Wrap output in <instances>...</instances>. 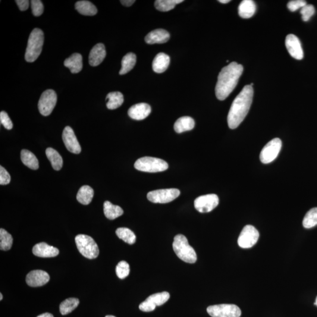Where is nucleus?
<instances>
[{"mask_svg": "<svg viewBox=\"0 0 317 317\" xmlns=\"http://www.w3.org/2000/svg\"><path fill=\"white\" fill-rule=\"evenodd\" d=\"M45 42V35L43 31L39 28H35L31 33L28 41L25 59L28 62H33L37 60L42 53Z\"/></svg>", "mask_w": 317, "mask_h": 317, "instance_id": "obj_3", "label": "nucleus"}, {"mask_svg": "<svg viewBox=\"0 0 317 317\" xmlns=\"http://www.w3.org/2000/svg\"><path fill=\"white\" fill-rule=\"evenodd\" d=\"M0 121L3 126L7 130H11L13 128V124H12L11 119L8 117L7 113L5 111H1L0 113Z\"/></svg>", "mask_w": 317, "mask_h": 317, "instance_id": "obj_40", "label": "nucleus"}, {"mask_svg": "<svg viewBox=\"0 0 317 317\" xmlns=\"http://www.w3.org/2000/svg\"><path fill=\"white\" fill-rule=\"evenodd\" d=\"M219 1L222 4H227V3L230 2V0H220Z\"/></svg>", "mask_w": 317, "mask_h": 317, "instance_id": "obj_46", "label": "nucleus"}, {"mask_svg": "<svg viewBox=\"0 0 317 317\" xmlns=\"http://www.w3.org/2000/svg\"><path fill=\"white\" fill-rule=\"evenodd\" d=\"M180 194V190L177 189H160L150 191L147 197L153 203H167L177 199Z\"/></svg>", "mask_w": 317, "mask_h": 317, "instance_id": "obj_9", "label": "nucleus"}, {"mask_svg": "<svg viewBox=\"0 0 317 317\" xmlns=\"http://www.w3.org/2000/svg\"><path fill=\"white\" fill-rule=\"evenodd\" d=\"M57 101V95L54 90H48L42 93L39 102L40 114L45 117L51 114Z\"/></svg>", "mask_w": 317, "mask_h": 317, "instance_id": "obj_10", "label": "nucleus"}, {"mask_svg": "<svg viewBox=\"0 0 317 317\" xmlns=\"http://www.w3.org/2000/svg\"><path fill=\"white\" fill-rule=\"evenodd\" d=\"M151 112V108L146 103L134 105L129 109L128 115L134 120L141 121L146 118Z\"/></svg>", "mask_w": 317, "mask_h": 317, "instance_id": "obj_17", "label": "nucleus"}, {"mask_svg": "<svg viewBox=\"0 0 317 317\" xmlns=\"http://www.w3.org/2000/svg\"><path fill=\"white\" fill-rule=\"evenodd\" d=\"M170 299V294L168 292L156 293L147 298L139 305V309L143 312H151L154 311L156 306H161Z\"/></svg>", "mask_w": 317, "mask_h": 317, "instance_id": "obj_12", "label": "nucleus"}, {"mask_svg": "<svg viewBox=\"0 0 317 317\" xmlns=\"http://www.w3.org/2000/svg\"><path fill=\"white\" fill-rule=\"evenodd\" d=\"M106 99L108 100L106 106L109 109H117L124 103V95L120 92H110L106 96Z\"/></svg>", "mask_w": 317, "mask_h": 317, "instance_id": "obj_31", "label": "nucleus"}, {"mask_svg": "<svg viewBox=\"0 0 317 317\" xmlns=\"http://www.w3.org/2000/svg\"><path fill=\"white\" fill-rule=\"evenodd\" d=\"M93 190L87 185L82 186L77 193V199L84 205H88L91 202L93 197Z\"/></svg>", "mask_w": 317, "mask_h": 317, "instance_id": "obj_29", "label": "nucleus"}, {"mask_svg": "<svg viewBox=\"0 0 317 317\" xmlns=\"http://www.w3.org/2000/svg\"><path fill=\"white\" fill-rule=\"evenodd\" d=\"M116 234L119 238L128 244H133L136 243V234L130 229L125 227L118 228L116 231Z\"/></svg>", "mask_w": 317, "mask_h": 317, "instance_id": "obj_34", "label": "nucleus"}, {"mask_svg": "<svg viewBox=\"0 0 317 317\" xmlns=\"http://www.w3.org/2000/svg\"><path fill=\"white\" fill-rule=\"evenodd\" d=\"M207 312L212 317H240L241 311L234 304H219L208 307Z\"/></svg>", "mask_w": 317, "mask_h": 317, "instance_id": "obj_7", "label": "nucleus"}, {"mask_svg": "<svg viewBox=\"0 0 317 317\" xmlns=\"http://www.w3.org/2000/svg\"><path fill=\"white\" fill-rule=\"evenodd\" d=\"M75 9L82 15L93 16L98 12V9L92 2L89 1H80L75 3Z\"/></svg>", "mask_w": 317, "mask_h": 317, "instance_id": "obj_25", "label": "nucleus"}, {"mask_svg": "<svg viewBox=\"0 0 317 317\" xmlns=\"http://www.w3.org/2000/svg\"><path fill=\"white\" fill-rule=\"evenodd\" d=\"M170 64V57L164 53H159L153 59L152 63L153 70L156 73H163L167 70Z\"/></svg>", "mask_w": 317, "mask_h": 317, "instance_id": "obj_21", "label": "nucleus"}, {"mask_svg": "<svg viewBox=\"0 0 317 317\" xmlns=\"http://www.w3.org/2000/svg\"><path fill=\"white\" fill-rule=\"evenodd\" d=\"M59 252L57 248L49 246L45 243H38L33 249L34 255L43 258L56 257L58 255Z\"/></svg>", "mask_w": 317, "mask_h": 317, "instance_id": "obj_18", "label": "nucleus"}, {"mask_svg": "<svg viewBox=\"0 0 317 317\" xmlns=\"http://www.w3.org/2000/svg\"><path fill=\"white\" fill-rule=\"evenodd\" d=\"M80 301L76 298H70L62 302L59 306V311L62 315H67L77 308Z\"/></svg>", "mask_w": 317, "mask_h": 317, "instance_id": "obj_32", "label": "nucleus"}, {"mask_svg": "<svg viewBox=\"0 0 317 317\" xmlns=\"http://www.w3.org/2000/svg\"><path fill=\"white\" fill-rule=\"evenodd\" d=\"M116 273L120 279H124L128 277L130 273V267L129 264L125 261L119 262L116 268Z\"/></svg>", "mask_w": 317, "mask_h": 317, "instance_id": "obj_37", "label": "nucleus"}, {"mask_svg": "<svg viewBox=\"0 0 317 317\" xmlns=\"http://www.w3.org/2000/svg\"><path fill=\"white\" fill-rule=\"evenodd\" d=\"M281 147L282 142L279 138H274L270 141L260 153V161L265 164L274 161L280 153Z\"/></svg>", "mask_w": 317, "mask_h": 317, "instance_id": "obj_8", "label": "nucleus"}, {"mask_svg": "<svg viewBox=\"0 0 317 317\" xmlns=\"http://www.w3.org/2000/svg\"><path fill=\"white\" fill-rule=\"evenodd\" d=\"M134 166L138 171L149 173L165 171L169 167L167 162L152 157H143L137 160Z\"/></svg>", "mask_w": 317, "mask_h": 317, "instance_id": "obj_6", "label": "nucleus"}, {"mask_svg": "<svg viewBox=\"0 0 317 317\" xmlns=\"http://www.w3.org/2000/svg\"><path fill=\"white\" fill-rule=\"evenodd\" d=\"M259 238V233L252 225H247L241 231L238 238V244L243 249H249L256 244Z\"/></svg>", "mask_w": 317, "mask_h": 317, "instance_id": "obj_11", "label": "nucleus"}, {"mask_svg": "<svg viewBox=\"0 0 317 317\" xmlns=\"http://www.w3.org/2000/svg\"><path fill=\"white\" fill-rule=\"evenodd\" d=\"M21 159L24 164L33 170L39 168V163L36 156L32 152L26 149L22 150Z\"/></svg>", "mask_w": 317, "mask_h": 317, "instance_id": "obj_27", "label": "nucleus"}, {"mask_svg": "<svg viewBox=\"0 0 317 317\" xmlns=\"http://www.w3.org/2000/svg\"><path fill=\"white\" fill-rule=\"evenodd\" d=\"M15 2L17 3L19 8H20L22 11L27 10L28 7H29L30 1H28V0H17V1H15Z\"/></svg>", "mask_w": 317, "mask_h": 317, "instance_id": "obj_43", "label": "nucleus"}, {"mask_svg": "<svg viewBox=\"0 0 317 317\" xmlns=\"http://www.w3.org/2000/svg\"><path fill=\"white\" fill-rule=\"evenodd\" d=\"M243 67L236 62H231L222 69L216 84V95L219 100L226 99L237 86L242 75Z\"/></svg>", "mask_w": 317, "mask_h": 317, "instance_id": "obj_2", "label": "nucleus"}, {"mask_svg": "<svg viewBox=\"0 0 317 317\" xmlns=\"http://www.w3.org/2000/svg\"><path fill=\"white\" fill-rule=\"evenodd\" d=\"M78 250L80 253L89 259H96L99 253V248L95 240L87 235L79 234L75 237Z\"/></svg>", "mask_w": 317, "mask_h": 317, "instance_id": "obj_5", "label": "nucleus"}, {"mask_svg": "<svg viewBox=\"0 0 317 317\" xmlns=\"http://www.w3.org/2000/svg\"><path fill=\"white\" fill-rule=\"evenodd\" d=\"M195 126L194 119L190 117H183L178 119L174 125L176 133L181 134L184 132L192 130Z\"/></svg>", "mask_w": 317, "mask_h": 317, "instance_id": "obj_24", "label": "nucleus"}, {"mask_svg": "<svg viewBox=\"0 0 317 317\" xmlns=\"http://www.w3.org/2000/svg\"><path fill=\"white\" fill-rule=\"evenodd\" d=\"M304 227L311 228L317 225V208L309 210L304 217L303 221Z\"/></svg>", "mask_w": 317, "mask_h": 317, "instance_id": "obj_36", "label": "nucleus"}, {"mask_svg": "<svg viewBox=\"0 0 317 317\" xmlns=\"http://www.w3.org/2000/svg\"><path fill=\"white\" fill-rule=\"evenodd\" d=\"M173 249L177 256L182 261L191 264L197 261L195 250L190 246L187 238L183 235L178 234L175 237Z\"/></svg>", "mask_w": 317, "mask_h": 317, "instance_id": "obj_4", "label": "nucleus"}, {"mask_svg": "<svg viewBox=\"0 0 317 317\" xmlns=\"http://www.w3.org/2000/svg\"><path fill=\"white\" fill-rule=\"evenodd\" d=\"M105 317H116L114 316H106Z\"/></svg>", "mask_w": 317, "mask_h": 317, "instance_id": "obj_48", "label": "nucleus"}, {"mask_svg": "<svg viewBox=\"0 0 317 317\" xmlns=\"http://www.w3.org/2000/svg\"><path fill=\"white\" fill-rule=\"evenodd\" d=\"M37 317H54L51 314L46 313H44L43 315H41Z\"/></svg>", "mask_w": 317, "mask_h": 317, "instance_id": "obj_45", "label": "nucleus"}, {"mask_svg": "<svg viewBox=\"0 0 317 317\" xmlns=\"http://www.w3.org/2000/svg\"><path fill=\"white\" fill-rule=\"evenodd\" d=\"M170 39V34L167 31L158 29L151 31L145 37V42L148 45L167 43Z\"/></svg>", "mask_w": 317, "mask_h": 317, "instance_id": "obj_20", "label": "nucleus"}, {"mask_svg": "<svg viewBox=\"0 0 317 317\" xmlns=\"http://www.w3.org/2000/svg\"><path fill=\"white\" fill-rule=\"evenodd\" d=\"M253 94V87L246 86L233 100L227 117L228 127L231 130L239 126L246 118L252 105Z\"/></svg>", "mask_w": 317, "mask_h": 317, "instance_id": "obj_1", "label": "nucleus"}, {"mask_svg": "<svg viewBox=\"0 0 317 317\" xmlns=\"http://www.w3.org/2000/svg\"><path fill=\"white\" fill-rule=\"evenodd\" d=\"M10 181L11 177L8 172L2 166H0V184H8Z\"/></svg>", "mask_w": 317, "mask_h": 317, "instance_id": "obj_42", "label": "nucleus"}, {"mask_svg": "<svg viewBox=\"0 0 317 317\" xmlns=\"http://www.w3.org/2000/svg\"><path fill=\"white\" fill-rule=\"evenodd\" d=\"M50 280L48 273L43 271H31L27 275L26 282L32 287H42Z\"/></svg>", "mask_w": 317, "mask_h": 317, "instance_id": "obj_16", "label": "nucleus"}, {"mask_svg": "<svg viewBox=\"0 0 317 317\" xmlns=\"http://www.w3.org/2000/svg\"><path fill=\"white\" fill-rule=\"evenodd\" d=\"M31 4L34 16L39 17L43 14L45 7H44L42 1H40V0H32V1H31Z\"/></svg>", "mask_w": 317, "mask_h": 317, "instance_id": "obj_39", "label": "nucleus"}, {"mask_svg": "<svg viewBox=\"0 0 317 317\" xmlns=\"http://www.w3.org/2000/svg\"><path fill=\"white\" fill-rule=\"evenodd\" d=\"M12 237L4 229H0V249L7 251L11 249L12 245Z\"/></svg>", "mask_w": 317, "mask_h": 317, "instance_id": "obj_35", "label": "nucleus"}, {"mask_svg": "<svg viewBox=\"0 0 317 317\" xmlns=\"http://www.w3.org/2000/svg\"><path fill=\"white\" fill-rule=\"evenodd\" d=\"M300 14L304 21H308L315 14V8L312 4H307L301 9Z\"/></svg>", "mask_w": 317, "mask_h": 317, "instance_id": "obj_38", "label": "nucleus"}, {"mask_svg": "<svg viewBox=\"0 0 317 317\" xmlns=\"http://www.w3.org/2000/svg\"><path fill=\"white\" fill-rule=\"evenodd\" d=\"M46 155L51 163L53 169L55 171H59L63 165V160L59 153L54 149L48 147L46 149Z\"/></svg>", "mask_w": 317, "mask_h": 317, "instance_id": "obj_28", "label": "nucleus"}, {"mask_svg": "<svg viewBox=\"0 0 317 317\" xmlns=\"http://www.w3.org/2000/svg\"><path fill=\"white\" fill-rule=\"evenodd\" d=\"M64 65L70 69L72 73H79L83 70V56L78 53H75L65 59Z\"/></svg>", "mask_w": 317, "mask_h": 317, "instance_id": "obj_22", "label": "nucleus"}, {"mask_svg": "<svg viewBox=\"0 0 317 317\" xmlns=\"http://www.w3.org/2000/svg\"><path fill=\"white\" fill-rule=\"evenodd\" d=\"M219 199L215 194L201 196L194 200V208L200 213H209L219 205Z\"/></svg>", "mask_w": 317, "mask_h": 317, "instance_id": "obj_13", "label": "nucleus"}, {"mask_svg": "<svg viewBox=\"0 0 317 317\" xmlns=\"http://www.w3.org/2000/svg\"><path fill=\"white\" fill-rule=\"evenodd\" d=\"M285 46L290 55L298 60L304 57V52L301 46L300 41L294 34H289L285 39Z\"/></svg>", "mask_w": 317, "mask_h": 317, "instance_id": "obj_15", "label": "nucleus"}, {"mask_svg": "<svg viewBox=\"0 0 317 317\" xmlns=\"http://www.w3.org/2000/svg\"><path fill=\"white\" fill-rule=\"evenodd\" d=\"M307 5V2L304 0H294L288 3L287 7L292 12H294L300 8H302Z\"/></svg>", "mask_w": 317, "mask_h": 317, "instance_id": "obj_41", "label": "nucleus"}, {"mask_svg": "<svg viewBox=\"0 0 317 317\" xmlns=\"http://www.w3.org/2000/svg\"><path fill=\"white\" fill-rule=\"evenodd\" d=\"M103 212L106 218L109 220H114L124 214V210L121 207L113 205L109 201H106L103 204Z\"/></svg>", "mask_w": 317, "mask_h": 317, "instance_id": "obj_26", "label": "nucleus"}, {"mask_svg": "<svg viewBox=\"0 0 317 317\" xmlns=\"http://www.w3.org/2000/svg\"><path fill=\"white\" fill-rule=\"evenodd\" d=\"M135 2L136 1H134V0H121V4L126 6V7H130V6L134 4Z\"/></svg>", "mask_w": 317, "mask_h": 317, "instance_id": "obj_44", "label": "nucleus"}, {"mask_svg": "<svg viewBox=\"0 0 317 317\" xmlns=\"http://www.w3.org/2000/svg\"><path fill=\"white\" fill-rule=\"evenodd\" d=\"M62 140L67 149L71 153L79 154L81 147L75 136L74 132L70 127H66L62 133Z\"/></svg>", "mask_w": 317, "mask_h": 317, "instance_id": "obj_14", "label": "nucleus"}, {"mask_svg": "<svg viewBox=\"0 0 317 317\" xmlns=\"http://www.w3.org/2000/svg\"><path fill=\"white\" fill-rule=\"evenodd\" d=\"M256 11V5L252 0H244L238 6V14L241 18L247 19L253 16Z\"/></svg>", "mask_w": 317, "mask_h": 317, "instance_id": "obj_23", "label": "nucleus"}, {"mask_svg": "<svg viewBox=\"0 0 317 317\" xmlns=\"http://www.w3.org/2000/svg\"><path fill=\"white\" fill-rule=\"evenodd\" d=\"M106 55L105 45L99 43L94 46L89 55V63L92 67H96L101 64Z\"/></svg>", "mask_w": 317, "mask_h": 317, "instance_id": "obj_19", "label": "nucleus"}, {"mask_svg": "<svg viewBox=\"0 0 317 317\" xmlns=\"http://www.w3.org/2000/svg\"><path fill=\"white\" fill-rule=\"evenodd\" d=\"M136 62V56L134 53H128L122 58V67L119 74L125 75L133 70Z\"/></svg>", "mask_w": 317, "mask_h": 317, "instance_id": "obj_30", "label": "nucleus"}, {"mask_svg": "<svg viewBox=\"0 0 317 317\" xmlns=\"http://www.w3.org/2000/svg\"><path fill=\"white\" fill-rule=\"evenodd\" d=\"M315 305L317 306V297L316 298V303H315Z\"/></svg>", "mask_w": 317, "mask_h": 317, "instance_id": "obj_49", "label": "nucleus"}, {"mask_svg": "<svg viewBox=\"0 0 317 317\" xmlns=\"http://www.w3.org/2000/svg\"><path fill=\"white\" fill-rule=\"evenodd\" d=\"M183 2V0H157L155 6L160 11L166 12L172 10L175 6Z\"/></svg>", "mask_w": 317, "mask_h": 317, "instance_id": "obj_33", "label": "nucleus"}, {"mask_svg": "<svg viewBox=\"0 0 317 317\" xmlns=\"http://www.w3.org/2000/svg\"><path fill=\"white\" fill-rule=\"evenodd\" d=\"M2 298H3L2 294L1 293L0 294V300L1 301L2 300Z\"/></svg>", "mask_w": 317, "mask_h": 317, "instance_id": "obj_47", "label": "nucleus"}]
</instances>
